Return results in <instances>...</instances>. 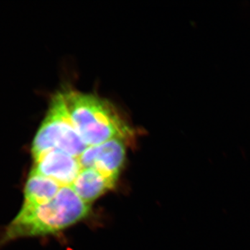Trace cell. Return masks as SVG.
Wrapping results in <instances>:
<instances>
[{
  "label": "cell",
  "instance_id": "7a4b0ae2",
  "mask_svg": "<svg viewBox=\"0 0 250 250\" xmlns=\"http://www.w3.org/2000/svg\"><path fill=\"white\" fill-rule=\"evenodd\" d=\"M62 93L72 123L88 147L111 139H132V129L107 100L75 90Z\"/></svg>",
  "mask_w": 250,
  "mask_h": 250
},
{
  "label": "cell",
  "instance_id": "8992f818",
  "mask_svg": "<svg viewBox=\"0 0 250 250\" xmlns=\"http://www.w3.org/2000/svg\"><path fill=\"white\" fill-rule=\"evenodd\" d=\"M116 179L93 168H82L71 187L86 203L95 201L116 186Z\"/></svg>",
  "mask_w": 250,
  "mask_h": 250
},
{
  "label": "cell",
  "instance_id": "3957f363",
  "mask_svg": "<svg viewBox=\"0 0 250 250\" xmlns=\"http://www.w3.org/2000/svg\"><path fill=\"white\" fill-rule=\"evenodd\" d=\"M87 147L72 123L63 93L56 94L33 141L34 160L54 149L79 158Z\"/></svg>",
  "mask_w": 250,
  "mask_h": 250
},
{
  "label": "cell",
  "instance_id": "5b68a950",
  "mask_svg": "<svg viewBox=\"0 0 250 250\" xmlns=\"http://www.w3.org/2000/svg\"><path fill=\"white\" fill-rule=\"evenodd\" d=\"M82 169L79 158L54 149L34 160L31 171L48 177L63 187H71Z\"/></svg>",
  "mask_w": 250,
  "mask_h": 250
},
{
  "label": "cell",
  "instance_id": "277c9868",
  "mask_svg": "<svg viewBox=\"0 0 250 250\" xmlns=\"http://www.w3.org/2000/svg\"><path fill=\"white\" fill-rule=\"evenodd\" d=\"M126 141L114 139L87 147L79 157L82 168H93L118 180L126 161Z\"/></svg>",
  "mask_w": 250,
  "mask_h": 250
},
{
  "label": "cell",
  "instance_id": "6da1fadb",
  "mask_svg": "<svg viewBox=\"0 0 250 250\" xmlns=\"http://www.w3.org/2000/svg\"><path fill=\"white\" fill-rule=\"evenodd\" d=\"M90 211V204L82 200L71 187H62L47 203H23L22 209L0 238V246L23 237L59 232L86 218Z\"/></svg>",
  "mask_w": 250,
  "mask_h": 250
},
{
  "label": "cell",
  "instance_id": "52a82bcc",
  "mask_svg": "<svg viewBox=\"0 0 250 250\" xmlns=\"http://www.w3.org/2000/svg\"><path fill=\"white\" fill-rule=\"evenodd\" d=\"M61 186L52 179L31 171L24 187V204L39 205L53 200Z\"/></svg>",
  "mask_w": 250,
  "mask_h": 250
}]
</instances>
